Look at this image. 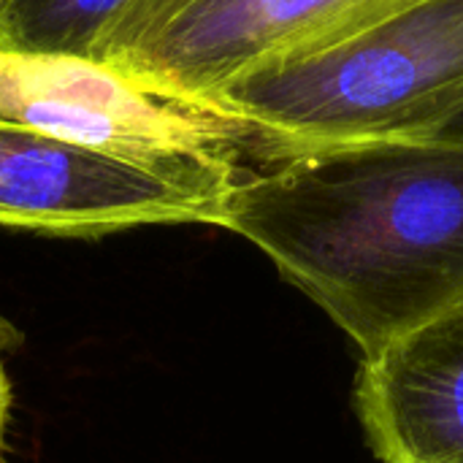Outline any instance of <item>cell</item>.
<instances>
[{"label": "cell", "mask_w": 463, "mask_h": 463, "mask_svg": "<svg viewBox=\"0 0 463 463\" xmlns=\"http://www.w3.org/2000/svg\"><path fill=\"white\" fill-rule=\"evenodd\" d=\"M407 0H133L100 62L212 109L239 76L331 43Z\"/></svg>", "instance_id": "277c9868"}, {"label": "cell", "mask_w": 463, "mask_h": 463, "mask_svg": "<svg viewBox=\"0 0 463 463\" xmlns=\"http://www.w3.org/2000/svg\"><path fill=\"white\" fill-rule=\"evenodd\" d=\"M0 119L184 179L236 187L247 174L250 136L239 122L100 60L0 52Z\"/></svg>", "instance_id": "3957f363"}, {"label": "cell", "mask_w": 463, "mask_h": 463, "mask_svg": "<svg viewBox=\"0 0 463 463\" xmlns=\"http://www.w3.org/2000/svg\"><path fill=\"white\" fill-rule=\"evenodd\" d=\"M418 138H445V141H463V103L456 106L445 119H439L434 128H429Z\"/></svg>", "instance_id": "ba28073f"}, {"label": "cell", "mask_w": 463, "mask_h": 463, "mask_svg": "<svg viewBox=\"0 0 463 463\" xmlns=\"http://www.w3.org/2000/svg\"><path fill=\"white\" fill-rule=\"evenodd\" d=\"M222 228L374 355L463 301V141L383 138L274 160L239 179Z\"/></svg>", "instance_id": "6da1fadb"}, {"label": "cell", "mask_w": 463, "mask_h": 463, "mask_svg": "<svg viewBox=\"0 0 463 463\" xmlns=\"http://www.w3.org/2000/svg\"><path fill=\"white\" fill-rule=\"evenodd\" d=\"M133 0H0V52L100 60Z\"/></svg>", "instance_id": "52a82bcc"}, {"label": "cell", "mask_w": 463, "mask_h": 463, "mask_svg": "<svg viewBox=\"0 0 463 463\" xmlns=\"http://www.w3.org/2000/svg\"><path fill=\"white\" fill-rule=\"evenodd\" d=\"M353 410L380 463H463V301L361 358Z\"/></svg>", "instance_id": "8992f818"}, {"label": "cell", "mask_w": 463, "mask_h": 463, "mask_svg": "<svg viewBox=\"0 0 463 463\" xmlns=\"http://www.w3.org/2000/svg\"><path fill=\"white\" fill-rule=\"evenodd\" d=\"M463 103V0L385 16L231 81L212 103L266 163L326 146L418 138Z\"/></svg>", "instance_id": "7a4b0ae2"}, {"label": "cell", "mask_w": 463, "mask_h": 463, "mask_svg": "<svg viewBox=\"0 0 463 463\" xmlns=\"http://www.w3.org/2000/svg\"><path fill=\"white\" fill-rule=\"evenodd\" d=\"M3 347H5V336L0 328V463H3V437H5L8 404H11V388H8V377H5V366H3Z\"/></svg>", "instance_id": "9c48e42d"}, {"label": "cell", "mask_w": 463, "mask_h": 463, "mask_svg": "<svg viewBox=\"0 0 463 463\" xmlns=\"http://www.w3.org/2000/svg\"><path fill=\"white\" fill-rule=\"evenodd\" d=\"M231 193L0 119L3 228L60 236L184 222L222 228Z\"/></svg>", "instance_id": "5b68a950"}]
</instances>
